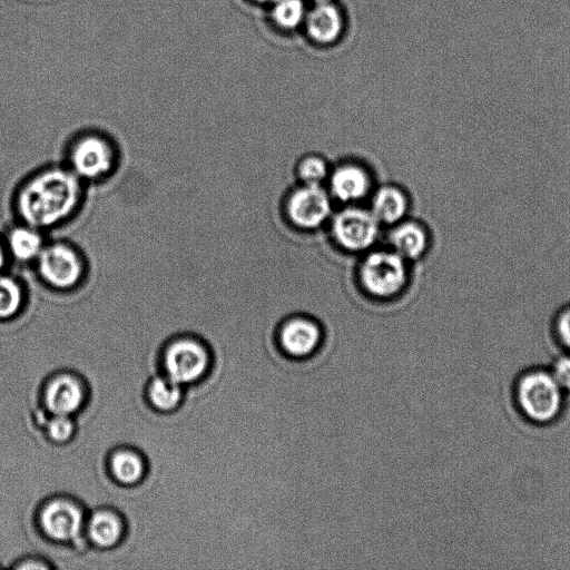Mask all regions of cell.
Here are the masks:
<instances>
[{
	"mask_svg": "<svg viewBox=\"0 0 570 570\" xmlns=\"http://www.w3.org/2000/svg\"><path fill=\"white\" fill-rule=\"evenodd\" d=\"M87 531L97 547L111 548L121 540L124 524L115 512L97 510L88 521Z\"/></svg>",
	"mask_w": 570,
	"mask_h": 570,
	"instance_id": "17",
	"label": "cell"
},
{
	"mask_svg": "<svg viewBox=\"0 0 570 570\" xmlns=\"http://www.w3.org/2000/svg\"><path fill=\"white\" fill-rule=\"evenodd\" d=\"M332 239L344 252L364 254L376 244L381 224L368 208L345 205L333 213L330 222Z\"/></svg>",
	"mask_w": 570,
	"mask_h": 570,
	"instance_id": "7",
	"label": "cell"
},
{
	"mask_svg": "<svg viewBox=\"0 0 570 570\" xmlns=\"http://www.w3.org/2000/svg\"><path fill=\"white\" fill-rule=\"evenodd\" d=\"M409 277V262L389 246L364 253L357 267L362 291L376 301L396 298L405 289Z\"/></svg>",
	"mask_w": 570,
	"mask_h": 570,
	"instance_id": "4",
	"label": "cell"
},
{
	"mask_svg": "<svg viewBox=\"0 0 570 570\" xmlns=\"http://www.w3.org/2000/svg\"><path fill=\"white\" fill-rule=\"evenodd\" d=\"M10 262L3 236L0 235V273L4 272L8 263Z\"/></svg>",
	"mask_w": 570,
	"mask_h": 570,
	"instance_id": "27",
	"label": "cell"
},
{
	"mask_svg": "<svg viewBox=\"0 0 570 570\" xmlns=\"http://www.w3.org/2000/svg\"><path fill=\"white\" fill-rule=\"evenodd\" d=\"M368 199V209L381 225L391 227L407 217L410 199L406 191L397 185H381L373 189Z\"/></svg>",
	"mask_w": 570,
	"mask_h": 570,
	"instance_id": "15",
	"label": "cell"
},
{
	"mask_svg": "<svg viewBox=\"0 0 570 570\" xmlns=\"http://www.w3.org/2000/svg\"><path fill=\"white\" fill-rule=\"evenodd\" d=\"M326 184L333 200L344 205L358 204L374 189L371 171L357 161H343L331 168Z\"/></svg>",
	"mask_w": 570,
	"mask_h": 570,
	"instance_id": "10",
	"label": "cell"
},
{
	"mask_svg": "<svg viewBox=\"0 0 570 570\" xmlns=\"http://www.w3.org/2000/svg\"><path fill=\"white\" fill-rule=\"evenodd\" d=\"M32 267L41 284L58 293L76 291L88 272L81 249L66 239L47 240Z\"/></svg>",
	"mask_w": 570,
	"mask_h": 570,
	"instance_id": "5",
	"label": "cell"
},
{
	"mask_svg": "<svg viewBox=\"0 0 570 570\" xmlns=\"http://www.w3.org/2000/svg\"><path fill=\"white\" fill-rule=\"evenodd\" d=\"M272 7V19L281 29L293 30L304 23L307 10L303 0H277Z\"/></svg>",
	"mask_w": 570,
	"mask_h": 570,
	"instance_id": "22",
	"label": "cell"
},
{
	"mask_svg": "<svg viewBox=\"0 0 570 570\" xmlns=\"http://www.w3.org/2000/svg\"><path fill=\"white\" fill-rule=\"evenodd\" d=\"M2 236L10 261L24 265H33L47 243L45 232L18 220Z\"/></svg>",
	"mask_w": 570,
	"mask_h": 570,
	"instance_id": "13",
	"label": "cell"
},
{
	"mask_svg": "<svg viewBox=\"0 0 570 570\" xmlns=\"http://www.w3.org/2000/svg\"><path fill=\"white\" fill-rule=\"evenodd\" d=\"M28 295L23 283L6 272L0 273V321L17 317L27 304Z\"/></svg>",
	"mask_w": 570,
	"mask_h": 570,
	"instance_id": "18",
	"label": "cell"
},
{
	"mask_svg": "<svg viewBox=\"0 0 570 570\" xmlns=\"http://www.w3.org/2000/svg\"><path fill=\"white\" fill-rule=\"evenodd\" d=\"M513 397L523 417L537 425L553 423L564 407V392L543 367H533L519 375Z\"/></svg>",
	"mask_w": 570,
	"mask_h": 570,
	"instance_id": "2",
	"label": "cell"
},
{
	"mask_svg": "<svg viewBox=\"0 0 570 570\" xmlns=\"http://www.w3.org/2000/svg\"><path fill=\"white\" fill-rule=\"evenodd\" d=\"M181 397L180 384L169 376H154L146 385V399L157 411H173L178 406Z\"/></svg>",
	"mask_w": 570,
	"mask_h": 570,
	"instance_id": "19",
	"label": "cell"
},
{
	"mask_svg": "<svg viewBox=\"0 0 570 570\" xmlns=\"http://www.w3.org/2000/svg\"><path fill=\"white\" fill-rule=\"evenodd\" d=\"M109 472L112 478L122 485H130L139 482L145 473L142 458L122 449L115 452L109 459Z\"/></svg>",
	"mask_w": 570,
	"mask_h": 570,
	"instance_id": "20",
	"label": "cell"
},
{
	"mask_svg": "<svg viewBox=\"0 0 570 570\" xmlns=\"http://www.w3.org/2000/svg\"><path fill=\"white\" fill-rule=\"evenodd\" d=\"M548 332L554 344L570 353V301L553 309L548 321Z\"/></svg>",
	"mask_w": 570,
	"mask_h": 570,
	"instance_id": "23",
	"label": "cell"
},
{
	"mask_svg": "<svg viewBox=\"0 0 570 570\" xmlns=\"http://www.w3.org/2000/svg\"><path fill=\"white\" fill-rule=\"evenodd\" d=\"M83 385L70 374L53 377L43 391V402L53 415H69L77 412L85 402Z\"/></svg>",
	"mask_w": 570,
	"mask_h": 570,
	"instance_id": "14",
	"label": "cell"
},
{
	"mask_svg": "<svg viewBox=\"0 0 570 570\" xmlns=\"http://www.w3.org/2000/svg\"><path fill=\"white\" fill-rule=\"evenodd\" d=\"M75 431V424L68 417V415L55 414V416L47 423L48 436L50 438V440L58 443H63L68 441L72 436Z\"/></svg>",
	"mask_w": 570,
	"mask_h": 570,
	"instance_id": "24",
	"label": "cell"
},
{
	"mask_svg": "<svg viewBox=\"0 0 570 570\" xmlns=\"http://www.w3.org/2000/svg\"><path fill=\"white\" fill-rule=\"evenodd\" d=\"M50 566L48 563H42L39 560H27L26 562H19L14 564L12 568L16 569H48Z\"/></svg>",
	"mask_w": 570,
	"mask_h": 570,
	"instance_id": "26",
	"label": "cell"
},
{
	"mask_svg": "<svg viewBox=\"0 0 570 570\" xmlns=\"http://www.w3.org/2000/svg\"><path fill=\"white\" fill-rule=\"evenodd\" d=\"M284 214L299 230H316L330 222L333 198L323 185L299 184L285 197Z\"/></svg>",
	"mask_w": 570,
	"mask_h": 570,
	"instance_id": "9",
	"label": "cell"
},
{
	"mask_svg": "<svg viewBox=\"0 0 570 570\" xmlns=\"http://www.w3.org/2000/svg\"><path fill=\"white\" fill-rule=\"evenodd\" d=\"M304 24L311 40L318 45H331L342 36L344 18L333 2L321 3L307 11Z\"/></svg>",
	"mask_w": 570,
	"mask_h": 570,
	"instance_id": "16",
	"label": "cell"
},
{
	"mask_svg": "<svg viewBox=\"0 0 570 570\" xmlns=\"http://www.w3.org/2000/svg\"><path fill=\"white\" fill-rule=\"evenodd\" d=\"M387 246L409 263L424 257L432 246V234L428 226L407 217L391 226Z\"/></svg>",
	"mask_w": 570,
	"mask_h": 570,
	"instance_id": "12",
	"label": "cell"
},
{
	"mask_svg": "<svg viewBox=\"0 0 570 570\" xmlns=\"http://www.w3.org/2000/svg\"><path fill=\"white\" fill-rule=\"evenodd\" d=\"M331 166L318 154H306L295 166V174L299 184L324 185L330 176Z\"/></svg>",
	"mask_w": 570,
	"mask_h": 570,
	"instance_id": "21",
	"label": "cell"
},
{
	"mask_svg": "<svg viewBox=\"0 0 570 570\" xmlns=\"http://www.w3.org/2000/svg\"><path fill=\"white\" fill-rule=\"evenodd\" d=\"M311 1L314 2L315 4L333 2V0H311Z\"/></svg>",
	"mask_w": 570,
	"mask_h": 570,
	"instance_id": "29",
	"label": "cell"
},
{
	"mask_svg": "<svg viewBox=\"0 0 570 570\" xmlns=\"http://www.w3.org/2000/svg\"><path fill=\"white\" fill-rule=\"evenodd\" d=\"M82 524V510L69 500L55 499L39 510L38 525L48 538L57 542L76 539Z\"/></svg>",
	"mask_w": 570,
	"mask_h": 570,
	"instance_id": "11",
	"label": "cell"
},
{
	"mask_svg": "<svg viewBox=\"0 0 570 570\" xmlns=\"http://www.w3.org/2000/svg\"><path fill=\"white\" fill-rule=\"evenodd\" d=\"M85 186L65 164H51L24 177L14 190L18 222L42 232L72 219L85 199Z\"/></svg>",
	"mask_w": 570,
	"mask_h": 570,
	"instance_id": "1",
	"label": "cell"
},
{
	"mask_svg": "<svg viewBox=\"0 0 570 570\" xmlns=\"http://www.w3.org/2000/svg\"><path fill=\"white\" fill-rule=\"evenodd\" d=\"M325 337L324 326L318 320L298 313L286 316L277 324L273 341L283 358L302 363L321 352Z\"/></svg>",
	"mask_w": 570,
	"mask_h": 570,
	"instance_id": "6",
	"label": "cell"
},
{
	"mask_svg": "<svg viewBox=\"0 0 570 570\" xmlns=\"http://www.w3.org/2000/svg\"><path fill=\"white\" fill-rule=\"evenodd\" d=\"M65 154L63 164L85 184L110 177L119 163L115 141L97 130L77 134L69 141Z\"/></svg>",
	"mask_w": 570,
	"mask_h": 570,
	"instance_id": "3",
	"label": "cell"
},
{
	"mask_svg": "<svg viewBox=\"0 0 570 570\" xmlns=\"http://www.w3.org/2000/svg\"><path fill=\"white\" fill-rule=\"evenodd\" d=\"M255 2H258V3H265V4H273L275 3L277 0H254Z\"/></svg>",
	"mask_w": 570,
	"mask_h": 570,
	"instance_id": "28",
	"label": "cell"
},
{
	"mask_svg": "<svg viewBox=\"0 0 570 570\" xmlns=\"http://www.w3.org/2000/svg\"><path fill=\"white\" fill-rule=\"evenodd\" d=\"M564 393H570V353L556 356L548 368Z\"/></svg>",
	"mask_w": 570,
	"mask_h": 570,
	"instance_id": "25",
	"label": "cell"
},
{
	"mask_svg": "<svg viewBox=\"0 0 570 570\" xmlns=\"http://www.w3.org/2000/svg\"><path fill=\"white\" fill-rule=\"evenodd\" d=\"M215 356L207 342L194 337H177L164 350V370L175 382L189 384L203 379L212 368Z\"/></svg>",
	"mask_w": 570,
	"mask_h": 570,
	"instance_id": "8",
	"label": "cell"
}]
</instances>
